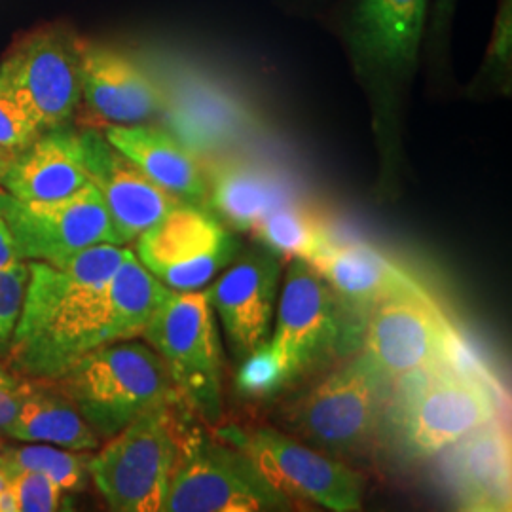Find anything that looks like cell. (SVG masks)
Returning a JSON list of instances; mask_svg holds the SVG:
<instances>
[{"instance_id":"cell-9","label":"cell","mask_w":512,"mask_h":512,"mask_svg":"<svg viewBox=\"0 0 512 512\" xmlns=\"http://www.w3.org/2000/svg\"><path fill=\"white\" fill-rule=\"evenodd\" d=\"M164 361L181 397L207 423L222 416L220 361L213 306L207 293H177L165 298L143 334Z\"/></svg>"},{"instance_id":"cell-18","label":"cell","mask_w":512,"mask_h":512,"mask_svg":"<svg viewBox=\"0 0 512 512\" xmlns=\"http://www.w3.org/2000/svg\"><path fill=\"white\" fill-rule=\"evenodd\" d=\"M90 183L80 131L71 126L42 131L29 145L0 156V190L23 202H54Z\"/></svg>"},{"instance_id":"cell-24","label":"cell","mask_w":512,"mask_h":512,"mask_svg":"<svg viewBox=\"0 0 512 512\" xmlns=\"http://www.w3.org/2000/svg\"><path fill=\"white\" fill-rule=\"evenodd\" d=\"M169 294L171 289L150 274L128 249L110 279L107 344L141 336L150 317Z\"/></svg>"},{"instance_id":"cell-25","label":"cell","mask_w":512,"mask_h":512,"mask_svg":"<svg viewBox=\"0 0 512 512\" xmlns=\"http://www.w3.org/2000/svg\"><path fill=\"white\" fill-rule=\"evenodd\" d=\"M256 239L279 258L311 260L330 241L329 230L321 217L302 203L287 202L251 230Z\"/></svg>"},{"instance_id":"cell-5","label":"cell","mask_w":512,"mask_h":512,"mask_svg":"<svg viewBox=\"0 0 512 512\" xmlns=\"http://www.w3.org/2000/svg\"><path fill=\"white\" fill-rule=\"evenodd\" d=\"M173 406L139 416L90 456L88 471L110 511H162L183 433Z\"/></svg>"},{"instance_id":"cell-1","label":"cell","mask_w":512,"mask_h":512,"mask_svg":"<svg viewBox=\"0 0 512 512\" xmlns=\"http://www.w3.org/2000/svg\"><path fill=\"white\" fill-rule=\"evenodd\" d=\"M128 249L99 243L63 264L27 262L29 283L10 342V365L33 380L59 378L107 344L109 285Z\"/></svg>"},{"instance_id":"cell-30","label":"cell","mask_w":512,"mask_h":512,"mask_svg":"<svg viewBox=\"0 0 512 512\" xmlns=\"http://www.w3.org/2000/svg\"><path fill=\"white\" fill-rule=\"evenodd\" d=\"M40 133L29 114L0 88V156L29 145Z\"/></svg>"},{"instance_id":"cell-10","label":"cell","mask_w":512,"mask_h":512,"mask_svg":"<svg viewBox=\"0 0 512 512\" xmlns=\"http://www.w3.org/2000/svg\"><path fill=\"white\" fill-rule=\"evenodd\" d=\"M0 219L25 262L59 266L93 245H120L105 200L92 183L54 202H23L0 190Z\"/></svg>"},{"instance_id":"cell-21","label":"cell","mask_w":512,"mask_h":512,"mask_svg":"<svg viewBox=\"0 0 512 512\" xmlns=\"http://www.w3.org/2000/svg\"><path fill=\"white\" fill-rule=\"evenodd\" d=\"M207 173V203L220 222L251 232L279 205L293 202V188L275 169L247 160H224Z\"/></svg>"},{"instance_id":"cell-17","label":"cell","mask_w":512,"mask_h":512,"mask_svg":"<svg viewBox=\"0 0 512 512\" xmlns=\"http://www.w3.org/2000/svg\"><path fill=\"white\" fill-rule=\"evenodd\" d=\"M442 452V476L461 509H511V442L503 423L488 421Z\"/></svg>"},{"instance_id":"cell-33","label":"cell","mask_w":512,"mask_h":512,"mask_svg":"<svg viewBox=\"0 0 512 512\" xmlns=\"http://www.w3.org/2000/svg\"><path fill=\"white\" fill-rule=\"evenodd\" d=\"M458 0H435L433 2V12H431V33L433 37H444L450 19L454 16Z\"/></svg>"},{"instance_id":"cell-34","label":"cell","mask_w":512,"mask_h":512,"mask_svg":"<svg viewBox=\"0 0 512 512\" xmlns=\"http://www.w3.org/2000/svg\"><path fill=\"white\" fill-rule=\"evenodd\" d=\"M16 262H21L16 243H14V238H12L6 222L0 219V270L12 266Z\"/></svg>"},{"instance_id":"cell-2","label":"cell","mask_w":512,"mask_h":512,"mask_svg":"<svg viewBox=\"0 0 512 512\" xmlns=\"http://www.w3.org/2000/svg\"><path fill=\"white\" fill-rule=\"evenodd\" d=\"M431 0H349L344 38L374 109L382 154L395 147L399 103L412 82Z\"/></svg>"},{"instance_id":"cell-7","label":"cell","mask_w":512,"mask_h":512,"mask_svg":"<svg viewBox=\"0 0 512 512\" xmlns=\"http://www.w3.org/2000/svg\"><path fill=\"white\" fill-rule=\"evenodd\" d=\"M387 382L365 353L351 359L294 406V431L332 456L365 454L384 423Z\"/></svg>"},{"instance_id":"cell-31","label":"cell","mask_w":512,"mask_h":512,"mask_svg":"<svg viewBox=\"0 0 512 512\" xmlns=\"http://www.w3.org/2000/svg\"><path fill=\"white\" fill-rule=\"evenodd\" d=\"M512 46V12L511 0L501 2V10L495 19L494 35L490 40V48L486 55L484 69L488 78H497L503 82V78L511 69Z\"/></svg>"},{"instance_id":"cell-6","label":"cell","mask_w":512,"mask_h":512,"mask_svg":"<svg viewBox=\"0 0 512 512\" xmlns=\"http://www.w3.org/2000/svg\"><path fill=\"white\" fill-rule=\"evenodd\" d=\"M391 406L399 437L412 456L429 458L495 420L497 401L490 385L450 365L406 376Z\"/></svg>"},{"instance_id":"cell-26","label":"cell","mask_w":512,"mask_h":512,"mask_svg":"<svg viewBox=\"0 0 512 512\" xmlns=\"http://www.w3.org/2000/svg\"><path fill=\"white\" fill-rule=\"evenodd\" d=\"M88 461L90 456L86 452L40 442H25L23 446L6 448L0 454L2 467L48 476L63 492H78L86 486L90 476Z\"/></svg>"},{"instance_id":"cell-22","label":"cell","mask_w":512,"mask_h":512,"mask_svg":"<svg viewBox=\"0 0 512 512\" xmlns=\"http://www.w3.org/2000/svg\"><path fill=\"white\" fill-rule=\"evenodd\" d=\"M334 293L357 308H372L393 294L418 291L416 279L365 243H329L308 260Z\"/></svg>"},{"instance_id":"cell-11","label":"cell","mask_w":512,"mask_h":512,"mask_svg":"<svg viewBox=\"0 0 512 512\" xmlns=\"http://www.w3.org/2000/svg\"><path fill=\"white\" fill-rule=\"evenodd\" d=\"M222 437L238 446L266 482L291 501H311L334 512L361 509V476L329 454L304 446L274 429H258L251 435H243L238 429H224Z\"/></svg>"},{"instance_id":"cell-8","label":"cell","mask_w":512,"mask_h":512,"mask_svg":"<svg viewBox=\"0 0 512 512\" xmlns=\"http://www.w3.org/2000/svg\"><path fill=\"white\" fill-rule=\"evenodd\" d=\"M82 40L65 25L21 38L0 63V88L40 131L71 126L82 103Z\"/></svg>"},{"instance_id":"cell-32","label":"cell","mask_w":512,"mask_h":512,"mask_svg":"<svg viewBox=\"0 0 512 512\" xmlns=\"http://www.w3.org/2000/svg\"><path fill=\"white\" fill-rule=\"evenodd\" d=\"M35 380L23 376L18 370L0 365V433L14 423L19 410L31 393Z\"/></svg>"},{"instance_id":"cell-23","label":"cell","mask_w":512,"mask_h":512,"mask_svg":"<svg viewBox=\"0 0 512 512\" xmlns=\"http://www.w3.org/2000/svg\"><path fill=\"white\" fill-rule=\"evenodd\" d=\"M18 442L54 444L76 452H95L101 439L50 380H35L18 418L4 431Z\"/></svg>"},{"instance_id":"cell-28","label":"cell","mask_w":512,"mask_h":512,"mask_svg":"<svg viewBox=\"0 0 512 512\" xmlns=\"http://www.w3.org/2000/svg\"><path fill=\"white\" fill-rule=\"evenodd\" d=\"M29 283L25 260L0 270V351L10 348Z\"/></svg>"},{"instance_id":"cell-3","label":"cell","mask_w":512,"mask_h":512,"mask_svg":"<svg viewBox=\"0 0 512 512\" xmlns=\"http://www.w3.org/2000/svg\"><path fill=\"white\" fill-rule=\"evenodd\" d=\"M50 382L76 406L101 442L150 410L183 399L162 357L133 340L84 353Z\"/></svg>"},{"instance_id":"cell-35","label":"cell","mask_w":512,"mask_h":512,"mask_svg":"<svg viewBox=\"0 0 512 512\" xmlns=\"http://www.w3.org/2000/svg\"><path fill=\"white\" fill-rule=\"evenodd\" d=\"M0 512H16V499L12 490V476L0 465Z\"/></svg>"},{"instance_id":"cell-13","label":"cell","mask_w":512,"mask_h":512,"mask_svg":"<svg viewBox=\"0 0 512 512\" xmlns=\"http://www.w3.org/2000/svg\"><path fill=\"white\" fill-rule=\"evenodd\" d=\"M344 300L308 260L293 258L279 298L270 346L287 382L327 361L346 338Z\"/></svg>"},{"instance_id":"cell-27","label":"cell","mask_w":512,"mask_h":512,"mask_svg":"<svg viewBox=\"0 0 512 512\" xmlns=\"http://www.w3.org/2000/svg\"><path fill=\"white\" fill-rule=\"evenodd\" d=\"M239 366L238 389L247 397H268L275 393L281 385L287 384L281 363L270 346V340L251 351L241 359Z\"/></svg>"},{"instance_id":"cell-15","label":"cell","mask_w":512,"mask_h":512,"mask_svg":"<svg viewBox=\"0 0 512 512\" xmlns=\"http://www.w3.org/2000/svg\"><path fill=\"white\" fill-rule=\"evenodd\" d=\"M82 162L92 184L101 192L120 245H128L184 203L129 162L95 129L80 131Z\"/></svg>"},{"instance_id":"cell-20","label":"cell","mask_w":512,"mask_h":512,"mask_svg":"<svg viewBox=\"0 0 512 512\" xmlns=\"http://www.w3.org/2000/svg\"><path fill=\"white\" fill-rule=\"evenodd\" d=\"M105 139L150 181L184 203L207 202V173L196 156L164 129L145 124L107 126Z\"/></svg>"},{"instance_id":"cell-29","label":"cell","mask_w":512,"mask_h":512,"mask_svg":"<svg viewBox=\"0 0 512 512\" xmlns=\"http://www.w3.org/2000/svg\"><path fill=\"white\" fill-rule=\"evenodd\" d=\"M8 471L12 476L16 512H54L61 509L63 490L54 480L33 471Z\"/></svg>"},{"instance_id":"cell-12","label":"cell","mask_w":512,"mask_h":512,"mask_svg":"<svg viewBox=\"0 0 512 512\" xmlns=\"http://www.w3.org/2000/svg\"><path fill=\"white\" fill-rule=\"evenodd\" d=\"M224 222L196 203H179L137 238V258L177 293L200 291L238 255Z\"/></svg>"},{"instance_id":"cell-4","label":"cell","mask_w":512,"mask_h":512,"mask_svg":"<svg viewBox=\"0 0 512 512\" xmlns=\"http://www.w3.org/2000/svg\"><path fill=\"white\" fill-rule=\"evenodd\" d=\"M293 501L272 488L238 446L184 431L171 478L165 512L289 511Z\"/></svg>"},{"instance_id":"cell-19","label":"cell","mask_w":512,"mask_h":512,"mask_svg":"<svg viewBox=\"0 0 512 512\" xmlns=\"http://www.w3.org/2000/svg\"><path fill=\"white\" fill-rule=\"evenodd\" d=\"M82 101L107 126L145 124L164 107L156 84L129 57L82 40Z\"/></svg>"},{"instance_id":"cell-16","label":"cell","mask_w":512,"mask_h":512,"mask_svg":"<svg viewBox=\"0 0 512 512\" xmlns=\"http://www.w3.org/2000/svg\"><path fill=\"white\" fill-rule=\"evenodd\" d=\"M279 279L281 258L264 247L243 256L207 291L238 359L270 340Z\"/></svg>"},{"instance_id":"cell-14","label":"cell","mask_w":512,"mask_h":512,"mask_svg":"<svg viewBox=\"0 0 512 512\" xmlns=\"http://www.w3.org/2000/svg\"><path fill=\"white\" fill-rule=\"evenodd\" d=\"M450 344L448 325L423 289L387 296L370 308L363 353L389 382L450 365Z\"/></svg>"}]
</instances>
